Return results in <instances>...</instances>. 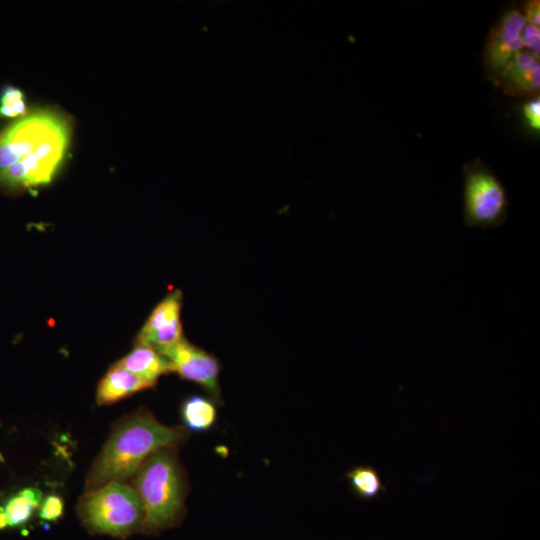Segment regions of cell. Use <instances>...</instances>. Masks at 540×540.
I'll list each match as a JSON object with an SVG mask.
<instances>
[{"instance_id": "8fae6325", "label": "cell", "mask_w": 540, "mask_h": 540, "mask_svg": "<svg viewBox=\"0 0 540 540\" xmlns=\"http://www.w3.org/2000/svg\"><path fill=\"white\" fill-rule=\"evenodd\" d=\"M180 417L188 432L208 431L217 421L216 403L210 397L188 396L181 404Z\"/></svg>"}, {"instance_id": "d6986e66", "label": "cell", "mask_w": 540, "mask_h": 540, "mask_svg": "<svg viewBox=\"0 0 540 540\" xmlns=\"http://www.w3.org/2000/svg\"><path fill=\"white\" fill-rule=\"evenodd\" d=\"M522 13L528 24L539 28L540 25V1L529 0L522 6Z\"/></svg>"}, {"instance_id": "2e32d148", "label": "cell", "mask_w": 540, "mask_h": 540, "mask_svg": "<svg viewBox=\"0 0 540 540\" xmlns=\"http://www.w3.org/2000/svg\"><path fill=\"white\" fill-rule=\"evenodd\" d=\"M64 501L57 494L47 495L39 506V517L44 521H56L63 515Z\"/></svg>"}, {"instance_id": "ac0fdd59", "label": "cell", "mask_w": 540, "mask_h": 540, "mask_svg": "<svg viewBox=\"0 0 540 540\" xmlns=\"http://www.w3.org/2000/svg\"><path fill=\"white\" fill-rule=\"evenodd\" d=\"M522 115L528 128L539 133L540 131V100L539 96L529 98L522 106Z\"/></svg>"}, {"instance_id": "7a4b0ae2", "label": "cell", "mask_w": 540, "mask_h": 540, "mask_svg": "<svg viewBox=\"0 0 540 540\" xmlns=\"http://www.w3.org/2000/svg\"><path fill=\"white\" fill-rule=\"evenodd\" d=\"M188 436L183 426L165 425L145 408L122 417L92 463L86 477V491L114 481L125 482L152 453L177 447Z\"/></svg>"}, {"instance_id": "52a82bcc", "label": "cell", "mask_w": 540, "mask_h": 540, "mask_svg": "<svg viewBox=\"0 0 540 540\" xmlns=\"http://www.w3.org/2000/svg\"><path fill=\"white\" fill-rule=\"evenodd\" d=\"M157 351L169 360L172 372L184 380L201 386L215 403L222 404L219 384L220 364L213 354L184 338Z\"/></svg>"}, {"instance_id": "277c9868", "label": "cell", "mask_w": 540, "mask_h": 540, "mask_svg": "<svg viewBox=\"0 0 540 540\" xmlns=\"http://www.w3.org/2000/svg\"><path fill=\"white\" fill-rule=\"evenodd\" d=\"M77 514L90 533L119 538L140 533L144 521L140 498L124 481L86 491L79 499Z\"/></svg>"}, {"instance_id": "6da1fadb", "label": "cell", "mask_w": 540, "mask_h": 540, "mask_svg": "<svg viewBox=\"0 0 540 540\" xmlns=\"http://www.w3.org/2000/svg\"><path fill=\"white\" fill-rule=\"evenodd\" d=\"M70 140L67 119L51 110L36 111L0 133V182L31 188L51 181Z\"/></svg>"}, {"instance_id": "7c38bea8", "label": "cell", "mask_w": 540, "mask_h": 540, "mask_svg": "<svg viewBox=\"0 0 540 540\" xmlns=\"http://www.w3.org/2000/svg\"><path fill=\"white\" fill-rule=\"evenodd\" d=\"M42 492L36 487H27L12 495L1 507L6 515L8 527H18L31 518L42 502Z\"/></svg>"}, {"instance_id": "30bf717a", "label": "cell", "mask_w": 540, "mask_h": 540, "mask_svg": "<svg viewBox=\"0 0 540 540\" xmlns=\"http://www.w3.org/2000/svg\"><path fill=\"white\" fill-rule=\"evenodd\" d=\"M128 371L156 384L159 377L172 372L169 360L151 346L136 344L117 361Z\"/></svg>"}, {"instance_id": "5bb4252c", "label": "cell", "mask_w": 540, "mask_h": 540, "mask_svg": "<svg viewBox=\"0 0 540 540\" xmlns=\"http://www.w3.org/2000/svg\"><path fill=\"white\" fill-rule=\"evenodd\" d=\"M182 293L179 290L170 292L153 309L137 337L146 336L154 331L172 325L180 320Z\"/></svg>"}, {"instance_id": "ffe728a7", "label": "cell", "mask_w": 540, "mask_h": 540, "mask_svg": "<svg viewBox=\"0 0 540 540\" xmlns=\"http://www.w3.org/2000/svg\"><path fill=\"white\" fill-rule=\"evenodd\" d=\"M8 527L7 518L3 511V509L0 507V530L5 529Z\"/></svg>"}, {"instance_id": "5b68a950", "label": "cell", "mask_w": 540, "mask_h": 540, "mask_svg": "<svg viewBox=\"0 0 540 540\" xmlns=\"http://www.w3.org/2000/svg\"><path fill=\"white\" fill-rule=\"evenodd\" d=\"M463 218L467 227L493 229L508 216L507 190L498 176L480 159L463 166Z\"/></svg>"}, {"instance_id": "8992f818", "label": "cell", "mask_w": 540, "mask_h": 540, "mask_svg": "<svg viewBox=\"0 0 540 540\" xmlns=\"http://www.w3.org/2000/svg\"><path fill=\"white\" fill-rule=\"evenodd\" d=\"M526 19L517 7L506 10L489 32L482 54L486 77L495 85L513 57L524 50L521 32Z\"/></svg>"}, {"instance_id": "4fadbf2b", "label": "cell", "mask_w": 540, "mask_h": 540, "mask_svg": "<svg viewBox=\"0 0 540 540\" xmlns=\"http://www.w3.org/2000/svg\"><path fill=\"white\" fill-rule=\"evenodd\" d=\"M345 477L353 495L361 500H373L387 490L378 471L370 465L354 466Z\"/></svg>"}, {"instance_id": "ba28073f", "label": "cell", "mask_w": 540, "mask_h": 540, "mask_svg": "<svg viewBox=\"0 0 540 540\" xmlns=\"http://www.w3.org/2000/svg\"><path fill=\"white\" fill-rule=\"evenodd\" d=\"M512 97L533 98L540 89L539 59L522 50L518 52L504 69L497 87Z\"/></svg>"}, {"instance_id": "e0dca14e", "label": "cell", "mask_w": 540, "mask_h": 540, "mask_svg": "<svg viewBox=\"0 0 540 540\" xmlns=\"http://www.w3.org/2000/svg\"><path fill=\"white\" fill-rule=\"evenodd\" d=\"M521 40L524 50L535 58L540 55V29L526 23L521 32Z\"/></svg>"}, {"instance_id": "3957f363", "label": "cell", "mask_w": 540, "mask_h": 540, "mask_svg": "<svg viewBox=\"0 0 540 540\" xmlns=\"http://www.w3.org/2000/svg\"><path fill=\"white\" fill-rule=\"evenodd\" d=\"M144 510L141 533L158 535L176 526L185 514L188 483L176 447L152 453L132 476Z\"/></svg>"}, {"instance_id": "9a60e30c", "label": "cell", "mask_w": 540, "mask_h": 540, "mask_svg": "<svg viewBox=\"0 0 540 540\" xmlns=\"http://www.w3.org/2000/svg\"><path fill=\"white\" fill-rule=\"evenodd\" d=\"M26 104L23 92L13 86H7L0 96V116L17 117L24 116Z\"/></svg>"}, {"instance_id": "9c48e42d", "label": "cell", "mask_w": 540, "mask_h": 540, "mask_svg": "<svg viewBox=\"0 0 540 540\" xmlns=\"http://www.w3.org/2000/svg\"><path fill=\"white\" fill-rule=\"evenodd\" d=\"M153 386L154 383L128 371L116 362L99 382L96 401L101 406L113 404Z\"/></svg>"}]
</instances>
